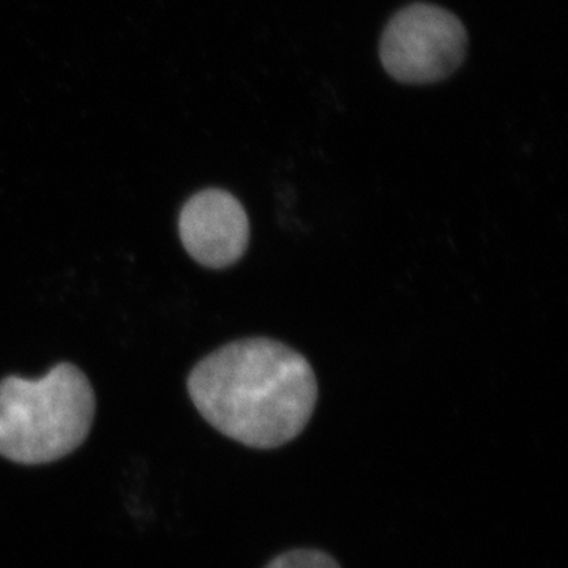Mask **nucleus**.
Wrapping results in <instances>:
<instances>
[{
    "label": "nucleus",
    "mask_w": 568,
    "mask_h": 568,
    "mask_svg": "<svg viewBox=\"0 0 568 568\" xmlns=\"http://www.w3.org/2000/svg\"><path fill=\"white\" fill-rule=\"evenodd\" d=\"M190 398L222 435L272 450L301 435L315 413L317 384L304 355L267 338L231 343L189 377Z\"/></svg>",
    "instance_id": "1"
},
{
    "label": "nucleus",
    "mask_w": 568,
    "mask_h": 568,
    "mask_svg": "<svg viewBox=\"0 0 568 568\" xmlns=\"http://www.w3.org/2000/svg\"><path fill=\"white\" fill-rule=\"evenodd\" d=\"M95 416V394L78 366L59 364L40 379L0 381V457L48 465L84 443Z\"/></svg>",
    "instance_id": "2"
},
{
    "label": "nucleus",
    "mask_w": 568,
    "mask_h": 568,
    "mask_svg": "<svg viewBox=\"0 0 568 568\" xmlns=\"http://www.w3.org/2000/svg\"><path fill=\"white\" fill-rule=\"evenodd\" d=\"M466 50L467 33L462 21L426 3L399 11L381 40L384 69L406 84L446 80L465 61Z\"/></svg>",
    "instance_id": "3"
},
{
    "label": "nucleus",
    "mask_w": 568,
    "mask_h": 568,
    "mask_svg": "<svg viewBox=\"0 0 568 568\" xmlns=\"http://www.w3.org/2000/svg\"><path fill=\"white\" fill-rule=\"evenodd\" d=\"M179 234L196 263L211 268L230 267L244 256L248 246V216L233 194L204 190L183 205Z\"/></svg>",
    "instance_id": "4"
},
{
    "label": "nucleus",
    "mask_w": 568,
    "mask_h": 568,
    "mask_svg": "<svg viewBox=\"0 0 568 568\" xmlns=\"http://www.w3.org/2000/svg\"><path fill=\"white\" fill-rule=\"evenodd\" d=\"M264 568H342L331 555L313 548H297L282 552Z\"/></svg>",
    "instance_id": "5"
}]
</instances>
